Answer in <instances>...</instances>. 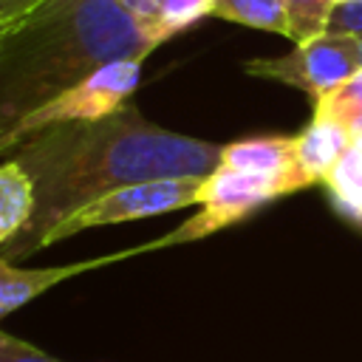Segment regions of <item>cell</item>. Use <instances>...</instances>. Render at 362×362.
Segmentation results:
<instances>
[{
    "mask_svg": "<svg viewBox=\"0 0 362 362\" xmlns=\"http://www.w3.org/2000/svg\"><path fill=\"white\" fill-rule=\"evenodd\" d=\"M141 62L144 59H116V62L93 71L82 82L71 85L57 99L45 102L34 113H28L8 136H3L0 153L3 156L11 153L20 141H25L28 136H34L45 127L71 124V122H90V119H105V116L116 113L119 107L127 105L130 93L139 88Z\"/></svg>",
    "mask_w": 362,
    "mask_h": 362,
    "instance_id": "5",
    "label": "cell"
},
{
    "mask_svg": "<svg viewBox=\"0 0 362 362\" xmlns=\"http://www.w3.org/2000/svg\"><path fill=\"white\" fill-rule=\"evenodd\" d=\"M297 189H305V181L297 173L263 175V173H243V170L218 167L201 184V192H198L201 209L189 221H184L178 229L167 232L164 238H158L153 243H144V252L209 238L226 226L240 223L243 218H249L263 204L277 201L283 195H291Z\"/></svg>",
    "mask_w": 362,
    "mask_h": 362,
    "instance_id": "3",
    "label": "cell"
},
{
    "mask_svg": "<svg viewBox=\"0 0 362 362\" xmlns=\"http://www.w3.org/2000/svg\"><path fill=\"white\" fill-rule=\"evenodd\" d=\"M337 3H339V6H342V3H354V0H337Z\"/></svg>",
    "mask_w": 362,
    "mask_h": 362,
    "instance_id": "20",
    "label": "cell"
},
{
    "mask_svg": "<svg viewBox=\"0 0 362 362\" xmlns=\"http://www.w3.org/2000/svg\"><path fill=\"white\" fill-rule=\"evenodd\" d=\"M0 362H62V359H57V356L45 354L42 348L3 331L0 334Z\"/></svg>",
    "mask_w": 362,
    "mask_h": 362,
    "instance_id": "16",
    "label": "cell"
},
{
    "mask_svg": "<svg viewBox=\"0 0 362 362\" xmlns=\"http://www.w3.org/2000/svg\"><path fill=\"white\" fill-rule=\"evenodd\" d=\"M158 45L119 0H45L0 28V139L93 71L147 59Z\"/></svg>",
    "mask_w": 362,
    "mask_h": 362,
    "instance_id": "2",
    "label": "cell"
},
{
    "mask_svg": "<svg viewBox=\"0 0 362 362\" xmlns=\"http://www.w3.org/2000/svg\"><path fill=\"white\" fill-rule=\"evenodd\" d=\"M141 252H144V246H133V249H124L116 255L76 260V263H65V266H45V269H25V266H14L11 260L0 257V317L14 314L17 308L28 305L48 288H54L82 272H93L99 266H107V263H116V260H124V257H133Z\"/></svg>",
    "mask_w": 362,
    "mask_h": 362,
    "instance_id": "7",
    "label": "cell"
},
{
    "mask_svg": "<svg viewBox=\"0 0 362 362\" xmlns=\"http://www.w3.org/2000/svg\"><path fill=\"white\" fill-rule=\"evenodd\" d=\"M328 31H351V34H362V0L337 6Z\"/></svg>",
    "mask_w": 362,
    "mask_h": 362,
    "instance_id": "17",
    "label": "cell"
},
{
    "mask_svg": "<svg viewBox=\"0 0 362 362\" xmlns=\"http://www.w3.org/2000/svg\"><path fill=\"white\" fill-rule=\"evenodd\" d=\"M359 40H362V34H359Z\"/></svg>",
    "mask_w": 362,
    "mask_h": 362,
    "instance_id": "21",
    "label": "cell"
},
{
    "mask_svg": "<svg viewBox=\"0 0 362 362\" xmlns=\"http://www.w3.org/2000/svg\"><path fill=\"white\" fill-rule=\"evenodd\" d=\"M325 187L339 212H345L351 221H356L362 215V139L354 141L348 156L328 175Z\"/></svg>",
    "mask_w": 362,
    "mask_h": 362,
    "instance_id": "13",
    "label": "cell"
},
{
    "mask_svg": "<svg viewBox=\"0 0 362 362\" xmlns=\"http://www.w3.org/2000/svg\"><path fill=\"white\" fill-rule=\"evenodd\" d=\"M221 156L223 144L158 127L133 105L105 119L45 127L6 153L34 184V215L0 257L14 263L45 249L48 235L68 215L119 187L206 178L221 167Z\"/></svg>",
    "mask_w": 362,
    "mask_h": 362,
    "instance_id": "1",
    "label": "cell"
},
{
    "mask_svg": "<svg viewBox=\"0 0 362 362\" xmlns=\"http://www.w3.org/2000/svg\"><path fill=\"white\" fill-rule=\"evenodd\" d=\"M215 3L218 0H161V8H158L156 23H153L158 40L167 42L170 37L189 28L201 17H212Z\"/></svg>",
    "mask_w": 362,
    "mask_h": 362,
    "instance_id": "15",
    "label": "cell"
},
{
    "mask_svg": "<svg viewBox=\"0 0 362 362\" xmlns=\"http://www.w3.org/2000/svg\"><path fill=\"white\" fill-rule=\"evenodd\" d=\"M201 184H204V178H153V181H139V184L119 187V189L85 204L74 215H68L48 235L45 246H51L57 240H65V238H74L85 229L124 223V221H141V218L175 212V209H184V206H195Z\"/></svg>",
    "mask_w": 362,
    "mask_h": 362,
    "instance_id": "6",
    "label": "cell"
},
{
    "mask_svg": "<svg viewBox=\"0 0 362 362\" xmlns=\"http://www.w3.org/2000/svg\"><path fill=\"white\" fill-rule=\"evenodd\" d=\"M133 17H139L141 23H147L150 28H153V23H156V14H158V8H161V0H119ZM156 31V28H153ZM158 37V34H156Z\"/></svg>",
    "mask_w": 362,
    "mask_h": 362,
    "instance_id": "19",
    "label": "cell"
},
{
    "mask_svg": "<svg viewBox=\"0 0 362 362\" xmlns=\"http://www.w3.org/2000/svg\"><path fill=\"white\" fill-rule=\"evenodd\" d=\"M45 0H0V28L17 23L20 17H25L28 11H34Z\"/></svg>",
    "mask_w": 362,
    "mask_h": 362,
    "instance_id": "18",
    "label": "cell"
},
{
    "mask_svg": "<svg viewBox=\"0 0 362 362\" xmlns=\"http://www.w3.org/2000/svg\"><path fill=\"white\" fill-rule=\"evenodd\" d=\"M212 17L288 37V14L283 0H218Z\"/></svg>",
    "mask_w": 362,
    "mask_h": 362,
    "instance_id": "11",
    "label": "cell"
},
{
    "mask_svg": "<svg viewBox=\"0 0 362 362\" xmlns=\"http://www.w3.org/2000/svg\"><path fill=\"white\" fill-rule=\"evenodd\" d=\"M314 116L337 122L354 136V141L362 139V71H356L348 82H342L328 96H322L314 105Z\"/></svg>",
    "mask_w": 362,
    "mask_h": 362,
    "instance_id": "12",
    "label": "cell"
},
{
    "mask_svg": "<svg viewBox=\"0 0 362 362\" xmlns=\"http://www.w3.org/2000/svg\"><path fill=\"white\" fill-rule=\"evenodd\" d=\"M221 167L263 173V175L297 173L305 181V175L297 167V136H257V139H240V141L223 144Z\"/></svg>",
    "mask_w": 362,
    "mask_h": 362,
    "instance_id": "9",
    "label": "cell"
},
{
    "mask_svg": "<svg viewBox=\"0 0 362 362\" xmlns=\"http://www.w3.org/2000/svg\"><path fill=\"white\" fill-rule=\"evenodd\" d=\"M243 71L257 79L297 88L311 99V105H317L362 71V40L351 31H325L305 42H294V48L280 57L246 59Z\"/></svg>",
    "mask_w": 362,
    "mask_h": 362,
    "instance_id": "4",
    "label": "cell"
},
{
    "mask_svg": "<svg viewBox=\"0 0 362 362\" xmlns=\"http://www.w3.org/2000/svg\"><path fill=\"white\" fill-rule=\"evenodd\" d=\"M34 215V184L28 173L6 158L0 167V246L11 243Z\"/></svg>",
    "mask_w": 362,
    "mask_h": 362,
    "instance_id": "10",
    "label": "cell"
},
{
    "mask_svg": "<svg viewBox=\"0 0 362 362\" xmlns=\"http://www.w3.org/2000/svg\"><path fill=\"white\" fill-rule=\"evenodd\" d=\"M351 147H354V136L345 127L311 116V122L297 133V167L305 175L308 187L325 184Z\"/></svg>",
    "mask_w": 362,
    "mask_h": 362,
    "instance_id": "8",
    "label": "cell"
},
{
    "mask_svg": "<svg viewBox=\"0 0 362 362\" xmlns=\"http://www.w3.org/2000/svg\"><path fill=\"white\" fill-rule=\"evenodd\" d=\"M288 14V40L305 42L328 31L331 17L337 11V0H283Z\"/></svg>",
    "mask_w": 362,
    "mask_h": 362,
    "instance_id": "14",
    "label": "cell"
}]
</instances>
